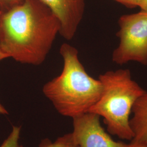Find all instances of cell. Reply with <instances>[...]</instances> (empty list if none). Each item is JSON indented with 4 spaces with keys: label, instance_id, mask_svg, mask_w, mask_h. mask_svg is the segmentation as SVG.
<instances>
[{
    "label": "cell",
    "instance_id": "7",
    "mask_svg": "<svg viewBox=\"0 0 147 147\" xmlns=\"http://www.w3.org/2000/svg\"><path fill=\"white\" fill-rule=\"evenodd\" d=\"M132 113L130 125L134 137L130 143L147 146V91L137 100Z\"/></svg>",
    "mask_w": 147,
    "mask_h": 147
},
{
    "label": "cell",
    "instance_id": "8",
    "mask_svg": "<svg viewBox=\"0 0 147 147\" xmlns=\"http://www.w3.org/2000/svg\"><path fill=\"white\" fill-rule=\"evenodd\" d=\"M39 147H79L75 142L72 133L67 134L58 138L55 142H52L46 138L40 143Z\"/></svg>",
    "mask_w": 147,
    "mask_h": 147
},
{
    "label": "cell",
    "instance_id": "14",
    "mask_svg": "<svg viewBox=\"0 0 147 147\" xmlns=\"http://www.w3.org/2000/svg\"><path fill=\"white\" fill-rule=\"evenodd\" d=\"M8 58V56L0 49V61L5 59V58Z\"/></svg>",
    "mask_w": 147,
    "mask_h": 147
},
{
    "label": "cell",
    "instance_id": "13",
    "mask_svg": "<svg viewBox=\"0 0 147 147\" xmlns=\"http://www.w3.org/2000/svg\"><path fill=\"white\" fill-rule=\"evenodd\" d=\"M0 114L2 115H7L8 112L7 110L5 108V107L0 103Z\"/></svg>",
    "mask_w": 147,
    "mask_h": 147
},
{
    "label": "cell",
    "instance_id": "15",
    "mask_svg": "<svg viewBox=\"0 0 147 147\" xmlns=\"http://www.w3.org/2000/svg\"><path fill=\"white\" fill-rule=\"evenodd\" d=\"M132 147H147V146L143 144H132Z\"/></svg>",
    "mask_w": 147,
    "mask_h": 147
},
{
    "label": "cell",
    "instance_id": "9",
    "mask_svg": "<svg viewBox=\"0 0 147 147\" xmlns=\"http://www.w3.org/2000/svg\"><path fill=\"white\" fill-rule=\"evenodd\" d=\"M20 132V126H13L11 134L2 143L0 147H23L19 143Z\"/></svg>",
    "mask_w": 147,
    "mask_h": 147
},
{
    "label": "cell",
    "instance_id": "2",
    "mask_svg": "<svg viewBox=\"0 0 147 147\" xmlns=\"http://www.w3.org/2000/svg\"><path fill=\"white\" fill-rule=\"evenodd\" d=\"M59 53L62 71L44 86L42 92L59 113L74 118L89 112L99 99L102 86L87 73L75 47L64 43Z\"/></svg>",
    "mask_w": 147,
    "mask_h": 147
},
{
    "label": "cell",
    "instance_id": "16",
    "mask_svg": "<svg viewBox=\"0 0 147 147\" xmlns=\"http://www.w3.org/2000/svg\"><path fill=\"white\" fill-rule=\"evenodd\" d=\"M2 12H3V11H2V8H1V5H0V16L2 14Z\"/></svg>",
    "mask_w": 147,
    "mask_h": 147
},
{
    "label": "cell",
    "instance_id": "11",
    "mask_svg": "<svg viewBox=\"0 0 147 147\" xmlns=\"http://www.w3.org/2000/svg\"><path fill=\"white\" fill-rule=\"evenodd\" d=\"M129 8L138 7L141 0H113Z\"/></svg>",
    "mask_w": 147,
    "mask_h": 147
},
{
    "label": "cell",
    "instance_id": "1",
    "mask_svg": "<svg viewBox=\"0 0 147 147\" xmlns=\"http://www.w3.org/2000/svg\"><path fill=\"white\" fill-rule=\"evenodd\" d=\"M61 29L53 11L40 0H25L0 16V49L22 64H42Z\"/></svg>",
    "mask_w": 147,
    "mask_h": 147
},
{
    "label": "cell",
    "instance_id": "6",
    "mask_svg": "<svg viewBox=\"0 0 147 147\" xmlns=\"http://www.w3.org/2000/svg\"><path fill=\"white\" fill-rule=\"evenodd\" d=\"M57 18L59 34L66 40L75 36L84 15L86 0H40Z\"/></svg>",
    "mask_w": 147,
    "mask_h": 147
},
{
    "label": "cell",
    "instance_id": "4",
    "mask_svg": "<svg viewBox=\"0 0 147 147\" xmlns=\"http://www.w3.org/2000/svg\"><path fill=\"white\" fill-rule=\"evenodd\" d=\"M118 25L116 35L119 42L112 53V61L120 65L132 61L147 65V12L123 15Z\"/></svg>",
    "mask_w": 147,
    "mask_h": 147
},
{
    "label": "cell",
    "instance_id": "5",
    "mask_svg": "<svg viewBox=\"0 0 147 147\" xmlns=\"http://www.w3.org/2000/svg\"><path fill=\"white\" fill-rule=\"evenodd\" d=\"M100 118L89 112L73 118L72 134L79 147H132L130 143L114 141L101 126Z\"/></svg>",
    "mask_w": 147,
    "mask_h": 147
},
{
    "label": "cell",
    "instance_id": "12",
    "mask_svg": "<svg viewBox=\"0 0 147 147\" xmlns=\"http://www.w3.org/2000/svg\"><path fill=\"white\" fill-rule=\"evenodd\" d=\"M138 7L140 8L141 11L147 12V0H141Z\"/></svg>",
    "mask_w": 147,
    "mask_h": 147
},
{
    "label": "cell",
    "instance_id": "3",
    "mask_svg": "<svg viewBox=\"0 0 147 147\" xmlns=\"http://www.w3.org/2000/svg\"><path fill=\"white\" fill-rule=\"evenodd\" d=\"M98 79L102 86V93L89 112L103 117L110 134L131 141L134 134L130 119L132 107L146 90L132 79L127 69L107 71Z\"/></svg>",
    "mask_w": 147,
    "mask_h": 147
},
{
    "label": "cell",
    "instance_id": "10",
    "mask_svg": "<svg viewBox=\"0 0 147 147\" xmlns=\"http://www.w3.org/2000/svg\"><path fill=\"white\" fill-rule=\"evenodd\" d=\"M25 0H0V5L3 11L22 3Z\"/></svg>",
    "mask_w": 147,
    "mask_h": 147
}]
</instances>
